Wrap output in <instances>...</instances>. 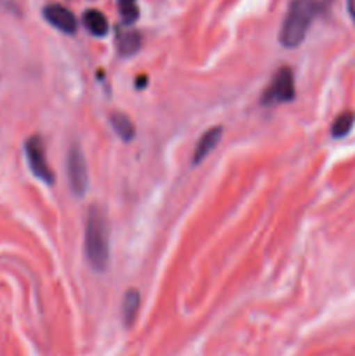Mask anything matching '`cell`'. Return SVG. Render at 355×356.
Masks as SVG:
<instances>
[{"mask_svg": "<svg viewBox=\"0 0 355 356\" xmlns=\"http://www.w3.org/2000/svg\"><path fill=\"white\" fill-rule=\"evenodd\" d=\"M110 124L111 127H113V131L117 132L118 138L124 139V141H131V139L134 138V124H132L131 118L125 113H122V111H113V113L110 115Z\"/></svg>", "mask_w": 355, "mask_h": 356, "instance_id": "obj_11", "label": "cell"}, {"mask_svg": "<svg viewBox=\"0 0 355 356\" xmlns=\"http://www.w3.org/2000/svg\"><path fill=\"white\" fill-rule=\"evenodd\" d=\"M139 302H141V298H139V292L136 289H129L124 294V299H122V322H124L125 327H131L136 322Z\"/></svg>", "mask_w": 355, "mask_h": 356, "instance_id": "obj_8", "label": "cell"}, {"mask_svg": "<svg viewBox=\"0 0 355 356\" xmlns=\"http://www.w3.org/2000/svg\"><path fill=\"white\" fill-rule=\"evenodd\" d=\"M86 254L90 266L96 271H104L110 263V225L106 212L100 205H93L87 214Z\"/></svg>", "mask_w": 355, "mask_h": 356, "instance_id": "obj_1", "label": "cell"}, {"mask_svg": "<svg viewBox=\"0 0 355 356\" xmlns=\"http://www.w3.org/2000/svg\"><path fill=\"white\" fill-rule=\"evenodd\" d=\"M354 122H355V115L352 113V111H343V113L334 120L331 132H333L334 138H343V136H347L348 132H350Z\"/></svg>", "mask_w": 355, "mask_h": 356, "instance_id": "obj_12", "label": "cell"}, {"mask_svg": "<svg viewBox=\"0 0 355 356\" xmlns=\"http://www.w3.org/2000/svg\"><path fill=\"white\" fill-rule=\"evenodd\" d=\"M319 13L315 0H292L285 13L281 28V44L285 47H298L305 40L313 19Z\"/></svg>", "mask_w": 355, "mask_h": 356, "instance_id": "obj_2", "label": "cell"}, {"mask_svg": "<svg viewBox=\"0 0 355 356\" xmlns=\"http://www.w3.org/2000/svg\"><path fill=\"white\" fill-rule=\"evenodd\" d=\"M347 10H348V14H350L352 21H354V24H355V0H347Z\"/></svg>", "mask_w": 355, "mask_h": 356, "instance_id": "obj_14", "label": "cell"}, {"mask_svg": "<svg viewBox=\"0 0 355 356\" xmlns=\"http://www.w3.org/2000/svg\"><path fill=\"white\" fill-rule=\"evenodd\" d=\"M44 17L52 26L65 31V33H75L77 26H79L75 14L70 9H66V7L59 6V3H49V6H45Z\"/></svg>", "mask_w": 355, "mask_h": 356, "instance_id": "obj_6", "label": "cell"}, {"mask_svg": "<svg viewBox=\"0 0 355 356\" xmlns=\"http://www.w3.org/2000/svg\"><path fill=\"white\" fill-rule=\"evenodd\" d=\"M84 24L94 37H104L108 33V21L97 9H87L84 13Z\"/></svg>", "mask_w": 355, "mask_h": 356, "instance_id": "obj_9", "label": "cell"}, {"mask_svg": "<svg viewBox=\"0 0 355 356\" xmlns=\"http://www.w3.org/2000/svg\"><path fill=\"white\" fill-rule=\"evenodd\" d=\"M294 97V75L292 70L284 66L275 73L274 80L270 86L267 87L263 94V104H278L287 103Z\"/></svg>", "mask_w": 355, "mask_h": 356, "instance_id": "obj_5", "label": "cell"}, {"mask_svg": "<svg viewBox=\"0 0 355 356\" xmlns=\"http://www.w3.org/2000/svg\"><path fill=\"white\" fill-rule=\"evenodd\" d=\"M141 47V35L139 31H118L117 49L122 56H132Z\"/></svg>", "mask_w": 355, "mask_h": 356, "instance_id": "obj_10", "label": "cell"}, {"mask_svg": "<svg viewBox=\"0 0 355 356\" xmlns=\"http://www.w3.org/2000/svg\"><path fill=\"white\" fill-rule=\"evenodd\" d=\"M221 127H212L202 134V138L198 139L197 146H195L194 149V156H191V162H194L195 165H198L205 156H209V153L216 148V145H218L219 139H221Z\"/></svg>", "mask_w": 355, "mask_h": 356, "instance_id": "obj_7", "label": "cell"}, {"mask_svg": "<svg viewBox=\"0 0 355 356\" xmlns=\"http://www.w3.org/2000/svg\"><path fill=\"white\" fill-rule=\"evenodd\" d=\"M24 153H26L28 165L37 179L44 181L45 184H54V172L51 170L45 156V145L40 136H31L24 143Z\"/></svg>", "mask_w": 355, "mask_h": 356, "instance_id": "obj_3", "label": "cell"}, {"mask_svg": "<svg viewBox=\"0 0 355 356\" xmlns=\"http://www.w3.org/2000/svg\"><path fill=\"white\" fill-rule=\"evenodd\" d=\"M118 9H120L122 21L125 24H132L138 19V0H118Z\"/></svg>", "mask_w": 355, "mask_h": 356, "instance_id": "obj_13", "label": "cell"}, {"mask_svg": "<svg viewBox=\"0 0 355 356\" xmlns=\"http://www.w3.org/2000/svg\"><path fill=\"white\" fill-rule=\"evenodd\" d=\"M66 172H68L70 188L77 197L86 193L89 174H87V162L82 148L79 145H72L66 155Z\"/></svg>", "mask_w": 355, "mask_h": 356, "instance_id": "obj_4", "label": "cell"}]
</instances>
